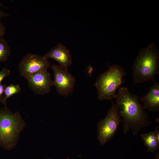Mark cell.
<instances>
[{
  "label": "cell",
  "mask_w": 159,
  "mask_h": 159,
  "mask_svg": "<svg viewBox=\"0 0 159 159\" xmlns=\"http://www.w3.org/2000/svg\"><path fill=\"white\" fill-rule=\"evenodd\" d=\"M115 98L119 115L124 122V133L131 129L135 135L143 128L150 126L148 115L137 95L132 94L127 87H121L119 88Z\"/></svg>",
  "instance_id": "cell-1"
},
{
  "label": "cell",
  "mask_w": 159,
  "mask_h": 159,
  "mask_svg": "<svg viewBox=\"0 0 159 159\" xmlns=\"http://www.w3.org/2000/svg\"><path fill=\"white\" fill-rule=\"evenodd\" d=\"M135 82L140 83L153 80L159 74V54L154 44L141 49L132 66Z\"/></svg>",
  "instance_id": "cell-2"
},
{
  "label": "cell",
  "mask_w": 159,
  "mask_h": 159,
  "mask_svg": "<svg viewBox=\"0 0 159 159\" xmlns=\"http://www.w3.org/2000/svg\"><path fill=\"white\" fill-rule=\"evenodd\" d=\"M126 75L123 68L117 64L113 65L100 74L94 83L99 99L112 100L115 98L116 91Z\"/></svg>",
  "instance_id": "cell-3"
},
{
  "label": "cell",
  "mask_w": 159,
  "mask_h": 159,
  "mask_svg": "<svg viewBox=\"0 0 159 159\" xmlns=\"http://www.w3.org/2000/svg\"><path fill=\"white\" fill-rule=\"evenodd\" d=\"M24 122L20 113L5 110L0 112V145L6 149L12 148L23 129Z\"/></svg>",
  "instance_id": "cell-4"
},
{
  "label": "cell",
  "mask_w": 159,
  "mask_h": 159,
  "mask_svg": "<svg viewBox=\"0 0 159 159\" xmlns=\"http://www.w3.org/2000/svg\"><path fill=\"white\" fill-rule=\"evenodd\" d=\"M122 121L117 105L112 102L105 117L100 120L97 124L98 139L101 145L105 144L113 137Z\"/></svg>",
  "instance_id": "cell-5"
},
{
  "label": "cell",
  "mask_w": 159,
  "mask_h": 159,
  "mask_svg": "<svg viewBox=\"0 0 159 159\" xmlns=\"http://www.w3.org/2000/svg\"><path fill=\"white\" fill-rule=\"evenodd\" d=\"M50 65L48 59L44 56L28 53L24 56L19 64L20 76L27 80L34 74L47 71Z\"/></svg>",
  "instance_id": "cell-6"
},
{
  "label": "cell",
  "mask_w": 159,
  "mask_h": 159,
  "mask_svg": "<svg viewBox=\"0 0 159 159\" xmlns=\"http://www.w3.org/2000/svg\"><path fill=\"white\" fill-rule=\"evenodd\" d=\"M53 72L54 79L52 86H55L58 93L67 96L73 91L75 79L66 69L59 65L53 64L51 67Z\"/></svg>",
  "instance_id": "cell-7"
},
{
  "label": "cell",
  "mask_w": 159,
  "mask_h": 159,
  "mask_svg": "<svg viewBox=\"0 0 159 159\" xmlns=\"http://www.w3.org/2000/svg\"><path fill=\"white\" fill-rule=\"evenodd\" d=\"M29 88L35 94L45 95L49 93L52 86V80L50 74L47 71L38 72L27 79Z\"/></svg>",
  "instance_id": "cell-8"
},
{
  "label": "cell",
  "mask_w": 159,
  "mask_h": 159,
  "mask_svg": "<svg viewBox=\"0 0 159 159\" xmlns=\"http://www.w3.org/2000/svg\"><path fill=\"white\" fill-rule=\"evenodd\" d=\"M43 56L47 59L50 58L55 60L59 65L66 69H68L72 62V57L69 50L61 43L58 44Z\"/></svg>",
  "instance_id": "cell-9"
},
{
  "label": "cell",
  "mask_w": 159,
  "mask_h": 159,
  "mask_svg": "<svg viewBox=\"0 0 159 159\" xmlns=\"http://www.w3.org/2000/svg\"><path fill=\"white\" fill-rule=\"evenodd\" d=\"M153 84L149 91L143 96L139 98L140 102L144 104V109L152 112L159 111V83L153 79Z\"/></svg>",
  "instance_id": "cell-10"
},
{
  "label": "cell",
  "mask_w": 159,
  "mask_h": 159,
  "mask_svg": "<svg viewBox=\"0 0 159 159\" xmlns=\"http://www.w3.org/2000/svg\"><path fill=\"white\" fill-rule=\"evenodd\" d=\"M144 145L147 148L148 151L153 153L159 148L158 143L156 137L155 131L140 135Z\"/></svg>",
  "instance_id": "cell-11"
},
{
  "label": "cell",
  "mask_w": 159,
  "mask_h": 159,
  "mask_svg": "<svg viewBox=\"0 0 159 159\" xmlns=\"http://www.w3.org/2000/svg\"><path fill=\"white\" fill-rule=\"evenodd\" d=\"M10 47L3 38L0 39V62L6 61L10 54Z\"/></svg>",
  "instance_id": "cell-12"
},
{
  "label": "cell",
  "mask_w": 159,
  "mask_h": 159,
  "mask_svg": "<svg viewBox=\"0 0 159 159\" xmlns=\"http://www.w3.org/2000/svg\"><path fill=\"white\" fill-rule=\"evenodd\" d=\"M21 88L19 85L10 84L5 88L4 97L2 101L5 105L6 100L15 94H18L20 91Z\"/></svg>",
  "instance_id": "cell-13"
},
{
  "label": "cell",
  "mask_w": 159,
  "mask_h": 159,
  "mask_svg": "<svg viewBox=\"0 0 159 159\" xmlns=\"http://www.w3.org/2000/svg\"><path fill=\"white\" fill-rule=\"evenodd\" d=\"M10 73V70L6 68H4L0 71V84L4 78L9 75Z\"/></svg>",
  "instance_id": "cell-14"
},
{
  "label": "cell",
  "mask_w": 159,
  "mask_h": 159,
  "mask_svg": "<svg viewBox=\"0 0 159 159\" xmlns=\"http://www.w3.org/2000/svg\"><path fill=\"white\" fill-rule=\"evenodd\" d=\"M5 32V28L4 24L0 20V39L3 38Z\"/></svg>",
  "instance_id": "cell-15"
},
{
  "label": "cell",
  "mask_w": 159,
  "mask_h": 159,
  "mask_svg": "<svg viewBox=\"0 0 159 159\" xmlns=\"http://www.w3.org/2000/svg\"><path fill=\"white\" fill-rule=\"evenodd\" d=\"M154 131L157 140L159 143V129L158 126L157 127Z\"/></svg>",
  "instance_id": "cell-16"
},
{
  "label": "cell",
  "mask_w": 159,
  "mask_h": 159,
  "mask_svg": "<svg viewBox=\"0 0 159 159\" xmlns=\"http://www.w3.org/2000/svg\"><path fill=\"white\" fill-rule=\"evenodd\" d=\"M9 15L0 10V19L9 16Z\"/></svg>",
  "instance_id": "cell-17"
},
{
  "label": "cell",
  "mask_w": 159,
  "mask_h": 159,
  "mask_svg": "<svg viewBox=\"0 0 159 159\" xmlns=\"http://www.w3.org/2000/svg\"><path fill=\"white\" fill-rule=\"evenodd\" d=\"M4 86L2 84H0V97L2 96L5 89Z\"/></svg>",
  "instance_id": "cell-18"
},
{
  "label": "cell",
  "mask_w": 159,
  "mask_h": 159,
  "mask_svg": "<svg viewBox=\"0 0 159 159\" xmlns=\"http://www.w3.org/2000/svg\"><path fill=\"white\" fill-rule=\"evenodd\" d=\"M159 154L158 153H157L156 154L155 156H157V157L155 156L156 159H158V156H159V154Z\"/></svg>",
  "instance_id": "cell-19"
}]
</instances>
